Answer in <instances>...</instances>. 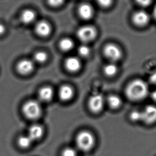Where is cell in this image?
<instances>
[{
	"label": "cell",
	"instance_id": "6da1fadb",
	"mask_svg": "<svg viewBox=\"0 0 156 156\" xmlns=\"http://www.w3.org/2000/svg\"><path fill=\"white\" fill-rule=\"evenodd\" d=\"M148 93V85L144 81L141 80H133L129 83L126 89L127 97L133 101L144 99Z\"/></svg>",
	"mask_w": 156,
	"mask_h": 156
},
{
	"label": "cell",
	"instance_id": "7a4b0ae2",
	"mask_svg": "<svg viewBox=\"0 0 156 156\" xmlns=\"http://www.w3.org/2000/svg\"><path fill=\"white\" fill-rule=\"evenodd\" d=\"M95 144V137L89 131H81L76 136L77 148L83 152L90 151L93 149Z\"/></svg>",
	"mask_w": 156,
	"mask_h": 156
},
{
	"label": "cell",
	"instance_id": "3957f363",
	"mask_svg": "<svg viewBox=\"0 0 156 156\" xmlns=\"http://www.w3.org/2000/svg\"><path fill=\"white\" fill-rule=\"evenodd\" d=\"M22 112L26 118L30 120H35L40 117L42 108L38 102L35 100H30L23 105Z\"/></svg>",
	"mask_w": 156,
	"mask_h": 156
},
{
	"label": "cell",
	"instance_id": "277c9868",
	"mask_svg": "<svg viewBox=\"0 0 156 156\" xmlns=\"http://www.w3.org/2000/svg\"><path fill=\"white\" fill-rule=\"evenodd\" d=\"M97 35L95 28L91 26H83L77 32L78 39L83 43H87L93 40Z\"/></svg>",
	"mask_w": 156,
	"mask_h": 156
},
{
	"label": "cell",
	"instance_id": "5b68a950",
	"mask_svg": "<svg viewBox=\"0 0 156 156\" xmlns=\"http://www.w3.org/2000/svg\"><path fill=\"white\" fill-rule=\"evenodd\" d=\"M104 54L110 60L116 61L122 57V51L116 45L113 44H107L104 48Z\"/></svg>",
	"mask_w": 156,
	"mask_h": 156
},
{
	"label": "cell",
	"instance_id": "8992f818",
	"mask_svg": "<svg viewBox=\"0 0 156 156\" xmlns=\"http://www.w3.org/2000/svg\"><path fill=\"white\" fill-rule=\"evenodd\" d=\"M104 98L102 94H94L89 99V108L93 112H99L104 107Z\"/></svg>",
	"mask_w": 156,
	"mask_h": 156
},
{
	"label": "cell",
	"instance_id": "52a82bcc",
	"mask_svg": "<svg viewBox=\"0 0 156 156\" xmlns=\"http://www.w3.org/2000/svg\"><path fill=\"white\" fill-rule=\"evenodd\" d=\"M17 72L22 75L30 74L34 70V62L30 59H23L17 63Z\"/></svg>",
	"mask_w": 156,
	"mask_h": 156
},
{
	"label": "cell",
	"instance_id": "ba28073f",
	"mask_svg": "<svg viewBox=\"0 0 156 156\" xmlns=\"http://www.w3.org/2000/svg\"><path fill=\"white\" fill-rule=\"evenodd\" d=\"M156 118V109L154 106L148 105L142 112V120L147 124L154 122Z\"/></svg>",
	"mask_w": 156,
	"mask_h": 156
},
{
	"label": "cell",
	"instance_id": "9c48e42d",
	"mask_svg": "<svg viewBox=\"0 0 156 156\" xmlns=\"http://www.w3.org/2000/svg\"><path fill=\"white\" fill-rule=\"evenodd\" d=\"M132 20L136 25L142 27L148 23L149 21V16L144 11H138L134 13Z\"/></svg>",
	"mask_w": 156,
	"mask_h": 156
},
{
	"label": "cell",
	"instance_id": "30bf717a",
	"mask_svg": "<svg viewBox=\"0 0 156 156\" xmlns=\"http://www.w3.org/2000/svg\"><path fill=\"white\" fill-rule=\"evenodd\" d=\"M51 26L47 21L41 20L36 23L35 30L39 36L46 37L50 34Z\"/></svg>",
	"mask_w": 156,
	"mask_h": 156
},
{
	"label": "cell",
	"instance_id": "8fae6325",
	"mask_svg": "<svg viewBox=\"0 0 156 156\" xmlns=\"http://www.w3.org/2000/svg\"><path fill=\"white\" fill-rule=\"evenodd\" d=\"M78 12L81 18L84 20H89L93 16L94 11L92 6L90 4L83 3L79 6Z\"/></svg>",
	"mask_w": 156,
	"mask_h": 156
},
{
	"label": "cell",
	"instance_id": "7c38bea8",
	"mask_svg": "<svg viewBox=\"0 0 156 156\" xmlns=\"http://www.w3.org/2000/svg\"><path fill=\"white\" fill-rule=\"evenodd\" d=\"M43 133L44 129L41 125L38 124L33 125L29 129L27 135L33 141H34L41 138L43 135Z\"/></svg>",
	"mask_w": 156,
	"mask_h": 156
},
{
	"label": "cell",
	"instance_id": "4fadbf2b",
	"mask_svg": "<svg viewBox=\"0 0 156 156\" xmlns=\"http://www.w3.org/2000/svg\"><path fill=\"white\" fill-rule=\"evenodd\" d=\"M36 15L32 9H27L23 11L20 15L21 22L26 25L33 23L36 19Z\"/></svg>",
	"mask_w": 156,
	"mask_h": 156
},
{
	"label": "cell",
	"instance_id": "5bb4252c",
	"mask_svg": "<svg viewBox=\"0 0 156 156\" xmlns=\"http://www.w3.org/2000/svg\"><path fill=\"white\" fill-rule=\"evenodd\" d=\"M67 69L70 72H76L80 69V62L76 57H69L65 61Z\"/></svg>",
	"mask_w": 156,
	"mask_h": 156
},
{
	"label": "cell",
	"instance_id": "9a60e30c",
	"mask_svg": "<svg viewBox=\"0 0 156 156\" xmlns=\"http://www.w3.org/2000/svg\"><path fill=\"white\" fill-rule=\"evenodd\" d=\"M38 96L41 101L48 102L50 101L53 98V91L50 87H43L38 91Z\"/></svg>",
	"mask_w": 156,
	"mask_h": 156
},
{
	"label": "cell",
	"instance_id": "2e32d148",
	"mask_svg": "<svg viewBox=\"0 0 156 156\" xmlns=\"http://www.w3.org/2000/svg\"><path fill=\"white\" fill-rule=\"evenodd\" d=\"M73 90L69 85H63L59 89V98L62 101L69 100L73 97Z\"/></svg>",
	"mask_w": 156,
	"mask_h": 156
},
{
	"label": "cell",
	"instance_id": "e0dca14e",
	"mask_svg": "<svg viewBox=\"0 0 156 156\" xmlns=\"http://www.w3.org/2000/svg\"><path fill=\"white\" fill-rule=\"evenodd\" d=\"M59 46L62 51H70L74 47V43L70 38H63L59 43Z\"/></svg>",
	"mask_w": 156,
	"mask_h": 156
},
{
	"label": "cell",
	"instance_id": "ac0fdd59",
	"mask_svg": "<svg viewBox=\"0 0 156 156\" xmlns=\"http://www.w3.org/2000/svg\"><path fill=\"white\" fill-rule=\"evenodd\" d=\"M108 104L112 108H117L122 104L120 98L115 95H110L107 100Z\"/></svg>",
	"mask_w": 156,
	"mask_h": 156
},
{
	"label": "cell",
	"instance_id": "d6986e66",
	"mask_svg": "<svg viewBox=\"0 0 156 156\" xmlns=\"http://www.w3.org/2000/svg\"><path fill=\"white\" fill-rule=\"evenodd\" d=\"M117 67L114 63H109L104 68V73L107 76L109 77L113 76L117 72Z\"/></svg>",
	"mask_w": 156,
	"mask_h": 156
},
{
	"label": "cell",
	"instance_id": "ffe728a7",
	"mask_svg": "<svg viewBox=\"0 0 156 156\" xmlns=\"http://www.w3.org/2000/svg\"><path fill=\"white\" fill-rule=\"evenodd\" d=\"M33 141L28 135L27 136H22L20 137L18 139V144L22 148H29L32 144Z\"/></svg>",
	"mask_w": 156,
	"mask_h": 156
},
{
	"label": "cell",
	"instance_id": "44dd1931",
	"mask_svg": "<svg viewBox=\"0 0 156 156\" xmlns=\"http://www.w3.org/2000/svg\"><path fill=\"white\" fill-rule=\"evenodd\" d=\"M48 55L47 53L43 51H39L36 52L34 56L35 61L39 63H43L47 61Z\"/></svg>",
	"mask_w": 156,
	"mask_h": 156
},
{
	"label": "cell",
	"instance_id": "7402d4cb",
	"mask_svg": "<svg viewBox=\"0 0 156 156\" xmlns=\"http://www.w3.org/2000/svg\"><path fill=\"white\" fill-rule=\"evenodd\" d=\"M61 156H77V152L74 148L66 147L62 151Z\"/></svg>",
	"mask_w": 156,
	"mask_h": 156
},
{
	"label": "cell",
	"instance_id": "603a6c76",
	"mask_svg": "<svg viewBox=\"0 0 156 156\" xmlns=\"http://www.w3.org/2000/svg\"><path fill=\"white\" fill-rule=\"evenodd\" d=\"M78 54L81 55L82 57H87L89 55L90 52V50L89 47L85 44L80 45L78 48Z\"/></svg>",
	"mask_w": 156,
	"mask_h": 156
},
{
	"label": "cell",
	"instance_id": "cb8c5ba5",
	"mask_svg": "<svg viewBox=\"0 0 156 156\" xmlns=\"http://www.w3.org/2000/svg\"><path fill=\"white\" fill-rule=\"evenodd\" d=\"M130 118L131 120L134 122H137L142 120V112L135 110L131 112L130 115Z\"/></svg>",
	"mask_w": 156,
	"mask_h": 156
},
{
	"label": "cell",
	"instance_id": "d4e9b609",
	"mask_svg": "<svg viewBox=\"0 0 156 156\" xmlns=\"http://www.w3.org/2000/svg\"><path fill=\"white\" fill-rule=\"evenodd\" d=\"M97 1L100 6L107 8L112 5L113 0H97Z\"/></svg>",
	"mask_w": 156,
	"mask_h": 156
},
{
	"label": "cell",
	"instance_id": "484cf974",
	"mask_svg": "<svg viewBox=\"0 0 156 156\" xmlns=\"http://www.w3.org/2000/svg\"><path fill=\"white\" fill-rule=\"evenodd\" d=\"M65 2V0H48V4L51 6L57 8L62 5Z\"/></svg>",
	"mask_w": 156,
	"mask_h": 156
},
{
	"label": "cell",
	"instance_id": "4316f807",
	"mask_svg": "<svg viewBox=\"0 0 156 156\" xmlns=\"http://www.w3.org/2000/svg\"><path fill=\"white\" fill-rule=\"evenodd\" d=\"M137 4L142 6H148L151 4L152 0H135Z\"/></svg>",
	"mask_w": 156,
	"mask_h": 156
},
{
	"label": "cell",
	"instance_id": "83f0119b",
	"mask_svg": "<svg viewBox=\"0 0 156 156\" xmlns=\"http://www.w3.org/2000/svg\"><path fill=\"white\" fill-rule=\"evenodd\" d=\"M5 31V26L2 23H0V35L4 34Z\"/></svg>",
	"mask_w": 156,
	"mask_h": 156
}]
</instances>
